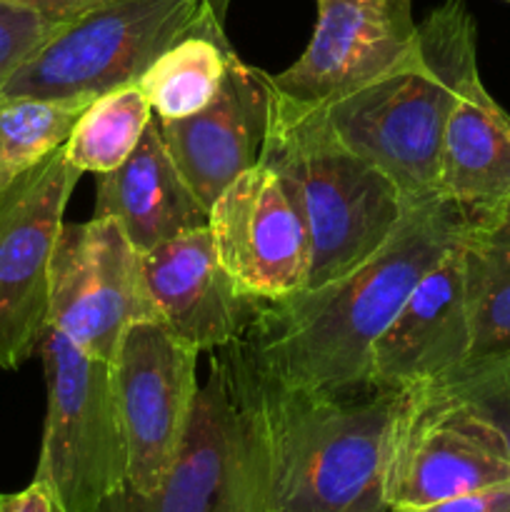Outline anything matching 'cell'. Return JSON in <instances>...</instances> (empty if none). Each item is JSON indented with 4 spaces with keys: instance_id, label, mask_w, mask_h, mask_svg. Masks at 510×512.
<instances>
[{
    "instance_id": "cell-25",
    "label": "cell",
    "mask_w": 510,
    "mask_h": 512,
    "mask_svg": "<svg viewBox=\"0 0 510 512\" xmlns=\"http://www.w3.org/2000/svg\"><path fill=\"white\" fill-rule=\"evenodd\" d=\"M413 512H510V480Z\"/></svg>"
},
{
    "instance_id": "cell-3",
    "label": "cell",
    "mask_w": 510,
    "mask_h": 512,
    "mask_svg": "<svg viewBox=\"0 0 510 512\" xmlns=\"http://www.w3.org/2000/svg\"><path fill=\"white\" fill-rule=\"evenodd\" d=\"M478 28L465 0L425 15L403 63L323 105L345 145L383 170L408 203L435 195L445 125L478 80Z\"/></svg>"
},
{
    "instance_id": "cell-24",
    "label": "cell",
    "mask_w": 510,
    "mask_h": 512,
    "mask_svg": "<svg viewBox=\"0 0 510 512\" xmlns=\"http://www.w3.org/2000/svg\"><path fill=\"white\" fill-rule=\"evenodd\" d=\"M58 20L18 0H0V88L58 30Z\"/></svg>"
},
{
    "instance_id": "cell-15",
    "label": "cell",
    "mask_w": 510,
    "mask_h": 512,
    "mask_svg": "<svg viewBox=\"0 0 510 512\" xmlns=\"http://www.w3.org/2000/svg\"><path fill=\"white\" fill-rule=\"evenodd\" d=\"M465 238V235H463ZM463 238L418 280L370 350V385L408 390L458 373L470 353Z\"/></svg>"
},
{
    "instance_id": "cell-16",
    "label": "cell",
    "mask_w": 510,
    "mask_h": 512,
    "mask_svg": "<svg viewBox=\"0 0 510 512\" xmlns=\"http://www.w3.org/2000/svg\"><path fill=\"white\" fill-rule=\"evenodd\" d=\"M273 80L235 55L213 103L183 120H158L175 168L205 210L263 158Z\"/></svg>"
},
{
    "instance_id": "cell-29",
    "label": "cell",
    "mask_w": 510,
    "mask_h": 512,
    "mask_svg": "<svg viewBox=\"0 0 510 512\" xmlns=\"http://www.w3.org/2000/svg\"><path fill=\"white\" fill-rule=\"evenodd\" d=\"M0 100H3V88H0Z\"/></svg>"
},
{
    "instance_id": "cell-18",
    "label": "cell",
    "mask_w": 510,
    "mask_h": 512,
    "mask_svg": "<svg viewBox=\"0 0 510 512\" xmlns=\"http://www.w3.org/2000/svg\"><path fill=\"white\" fill-rule=\"evenodd\" d=\"M435 195L458 205L470 223L510 203V115L480 78L465 88L445 125Z\"/></svg>"
},
{
    "instance_id": "cell-8",
    "label": "cell",
    "mask_w": 510,
    "mask_h": 512,
    "mask_svg": "<svg viewBox=\"0 0 510 512\" xmlns=\"http://www.w3.org/2000/svg\"><path fill=\"white\" fill-rule=\"evenodd\" d=\"M80 170L65 148L0 190V368L40 350L50 313V263Z\"/></svg>"
},
{
    "instance_id": "cell-17",
    "label": "cell",
    "mask_w": 510,
    "mask_h": 512,
    "mask_svg": "<svg viewBox=\"0 0 510 512\" xmlns=\"http://www.w3.org/2000/svg\"><path fill=\"white\" fill-rule=\"evenodd\" d=\"M93 215L118 220L140 255L208 228V210L175 168L155 115L128 160L98 178Z\"/></svg>"
},
{
    "instance_id": "cell-27",
    "label": "cell",
    "mask_w": 510,
    "mask_h": 512,
    "mask_svg": "<svg viewBox=\"0 0 510 512\" xmlns=\"http://www.w3.org/2000/svg\"><path fill=\"white\" fill-rule=\"evenodd\" d=\"M18 3L30 5V8L40 10L48 18L63 23V20L75 18V15L85 13V10L95 8V5L105 3V0H18Z\"/></svg>"
},
{
    "instance_id": "cell-5",
    "label": "cell",
    "mask_w": 510,
    "mask_h": 512,
    "mask_svg": "<svg viewBox=\"0 0 510 512\" xmlns=\"http://www.w3.org/2000/svg\"><path fill=\"white\" fill-rule=\"evenodd\" d=\"M230 0H105L63 20L5 80V98H90L138 83L178 40L223 33Z\"/></svg>"
},
{
    "instance_id": "cell-14",
    "label": "cell",
    "mask_w": 510,
    "mask_h": 512,
    "mask_svg": "<svg viewBox=\"0 0 510 512\" xmlns=\"http://www.w3.org/2000/svg\"><path fill=\"white\" fill-rule=\"evenodd\" d=\"M143 278L158 323L200 353L243 340L265 308L220 265L208 228L143 253Z\"/></svg>"
},
{
    "instance_id": "cell-21",
    "label": "cell",
    "mask_w": 510,
    "mask_h": 512,
    "mask_svg": "<svg viewBox=\"0 0 510 512\" xmlns=\"http://www.w3.org/2000/svg\"><path fill=\"white\" fill-rule=\"evenodd\" d=\"M153 120V108L138 83L98 95L75 123L65 155L80 173L105 175L123 165Z\"/></svg>"
},
{
    "instance_id": "cell-28",
    "label": "cell",
    "mask_w": 510,
    "mask_h": 512,
    "mask_svg": "<svg viewBox=\"0 0 510 512\" xmlns=\"http://www.w3.org/2000/svg\"><path fill=\"white\" fill-rule=\"evenodd\" d=\"M388 512H413V510H388Z\"/></svg>"
},
{
    "instance_id": "cell-12",
    "label": "cell",
    "mask_w": 510,
    "mask_h": 512,
    "mask_svg": "<svg viewBox=\"0 0 510 512\" xmlns=\"http://www.w3.org/2000/svg\"><path fill=\"white\" fill-rule=\"evenodd\" d=\"M208 230L220 265L265 303L308 288V233L268 165L245 170L215 198Z\"/></svg>"
},
{
    "instance_id": "cell-11",
    "label": "cell",
    "mask_w": 510,
    "mask_h": 512,
    "mask_svg": "<svg viewBox=\"0 0 510 512\" xmlns=\"http://www.w3.org/2000/svg\"><path fill=\"white\" fill-rule=\"evenodd\" d=\"M510 480V465L488 448L440 385L403 393L385 470L388 510H420Z\"/></svg>"
},
{
    "instance_id": "cell-10",
    "label": "cell",
    "mask_w": 510,
    "mask_h": 512,
    "mask_svg": "<svg viewBox=\"0 0 510 512\" xmlns=\"http://www.w3.org/2000/svg\"><path fill=\"white\" fill-rule=\"evenodd\" d=\"M198 355L155 320L133 323L110 358L128 448V485L153 493L173 465L198 395Z\"/></svg>"
},
{
    "instance_id": "cell-23",
    "label": "cell",
    "mask_w": 510,
    "mask_h": 512,
    "mask_svg": "<svg viewBox=\"0 0 510 512\" xmlns=\"http://www.w3.org/2000/svg\"><path fill=\"white\" fill-rule=\"evenodd\" d=\"M475 433L510 465V358L463 368L440 380Z\"/></svg>"
},
{
    "instance_id": "cell-13",
    "label": "cell",
    "mask_w": 510,
    "mask_h": 512,
    "mask_svg": "<svg viewBox=\"0 0 510 512\" xmlns=\"http://www.w3.org/2000/svg\"><path fill=\"white\" fill-rule=\"evenodd\" d=\"M415 0H315L308 48L270 75L293 100L325 105L403 63L415 43Z\"/></svg>"
},
{
    "instance_id": "cell-7",
    "label": "cell",
    "mask_w": 510,
    "mask_h": 512,
    "mask_svg": "<svg viewBox=\"0 0 510 512\" xmlns=\"http://www.w3.org/2000/svg\"><path fill=\"white\" fill-rule=\"evenodd\" d=\"M40 358L48 410L35 478L58 493L68 512H98L128 485V448L110 363L80 350L50 325Z\"/></svg>"
},
{
    "instance_id": "cell-19",
    "label": "cell",
    "mask_w": 510,
    "mask_h": 512,
    "mask_svg": "<svg viewBox=\"0 0 510 512\" xmlns=\"http://www.w3.org/2000/svg\"><path fill=\"white\" fill-rule=\"evenodd\" d=\"M463 265L470 318V353L463 368L510 358V203L470 223Z\"/></svg>"
},
{
    "instance_id": "cell-22",
    "label": "cell",
    "mask_w": 510,
    "mask_h": 512,
    "mask_svg": "<svg viewBox=\"0 0 510 512\" xmlns=\"http://www.w3.org/2000/svg\"><path fill=\"white\" fill-rule=\"evenodd\" d=\"M90 98L0 100V190L63 148Z\"/></svg>"
},
{
    "instance_id": "cell-1",
    "label": "cell",
    "mask_w": 510,
    "mask_h": 512,
    "mask_svg": "<svg viewBox=\"0 0 510 512\" xmlns=\"http://www.w3.org/2000/svg\"><path fill=\"white\" fill-rule=\"evenodd\" d=\"M470 228L440 195L415 200L375 253L348 273L265 303L240 350L265 378L310 390L370 388V350L418 280Z\"/></svg>"
},
{
    "instance_id": "cell-9",
    "label": "cell",
    "mask_w": 510,
    "mask_h": 512,
    "mask_svg": "<svg viewBox=\"0 0 510 512\" xmlns=\"http://www.w3.org/2000/svg\"><path fill=\"white\" fill-rule=\"evenodd\" d=\"M155 320L143 255L115 218L63 223L50 263L48 325L88 355L113 358L133 323Z\"/></svg>"
},
{
    "instance_id": "cell-4",
    "label": "cell",
    "mask_w": 510,
    "mask_h": 512,
    "mask_svg": "<svg viewBox=\"0 0 510 512\" xmlns=\"http://www.w3.org/2000/svg\"><path fill=\"white\" fill-rule=\"evenodd\" d=\"M260 163L278 175L305 225L308 288L363 263L410 205L383 170L343 143L323 105L288 98L275 85Z\"/></svg>"
},
{
    "instance_id": "cell-26",
    "label": "cell",
    "mask_w": 510,
    "mask_h": 512,
    "mask_svg": "<svg viewBox=\"0 0 510 512\" xmlns=\"http://www.w3.org/2000/svg\"><path fill=\"white\" fill-rule=\"evenodd\" d=\"M0 512H68L45 480L33 478L18 493H0Z\"/></svg>"
},
{
    "instance_id": "cell-2",
    "label": "cell",
    "mask_w": 510,
    "mask_h": 512,
    "mask_svg": "<svg viewBox=\"0 0 510 512\" xmlns=\"http://www.w3.org/2000/svg\"><path fill=\"white\" fill-rule=\"evenodd\" d=\"M235 348L263 433L265 512H388L385 470L405 390L295 388Z\"/></svg>"
},
{
    "instance_id": "cell-6",
    "label": "cell",
    "mask_w": 510,
    "mask_h": 512,
    "mask_svg": "<svg viewBox=\"0 0 510 512\" xmlns=\"http://www.w3.org/2000/svg\"><path fill=\"white\" fill-rule=\"evenodd\" d=\"M98 512H265L263 433L235 343L210 360L163 483L118 490Z\"/></svg>"
},
{
    "instance_id": "cell-20",
    "label": "cell",
    "mask_w": 510,
    "mask_h": 512,
    "mask_svg": "<svg viewBox=\"0 0 510 512\" xmlns=\"http://www.w3.org/2000/svg\"><path fill=\"white\" fill-rule=\"evenodd\" d=\"M235 55L225 33H195L170 45L138 80L155 118L183 120L208 108Z\"/></svg>"
}]
</instances>
